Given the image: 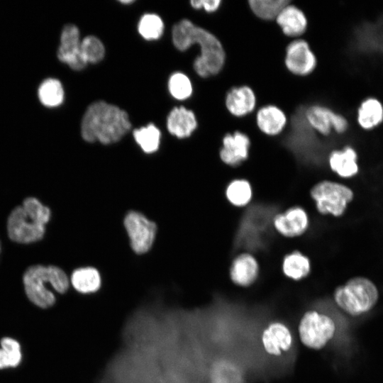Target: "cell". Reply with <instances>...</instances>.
Segmentation results:
<instances>
[{
    "mask_svg": "<svg viewBox=\"0 0 383 383\" xmlns=\"http://www.w3.org/2000/svg\"><path fill=\"white\" fill-rule=\"evenodd\" d=\"M172 41L174 46L184 51L192 45L198 44L200 55L194 61V69L201 77L219 73L226 62V52L221 41L211 33L183 19L173 26Z\"/></svg>",
    "mask_w": 383,
    "mask_h": 383,
    "instance_id": "cell-1",
    "label": "cell"
},
{
    "mask_svg": "<svg viewBox=\"0 0 383 383\" xmlns=\"http://www.w3.org/2000/svg\"><path fill=\"white\" fill-rule=\"evenodd\" d=\"M131 128L127 113L103 101L92 103L81 123L82 136L87 142L110 144L118 141Z\"/></svg>",
    "mask_w": 383,
    "mask_h": 383,
    "instance_id": "cell-2",
    "label": "cell"
},
{
    "mask_svg": "<svg viewBox=\"0 0 383 383\" xmlns=\"http://www.w3.org/2000/svg\"><path fill=\"white\" fill-rule=\"evenodd\" d=\"M277 206L255 204L243 215L235 238V246L246 250H265L272 237V221Z\"/></svg>",
    "mask_w": 383,
    "mask_h": 383,
    "instance_id": "cell-3",
    "label": "cell"
},
{
    "mask_svg": "<svg viewBox=\"0 0 383 383\" xmlns=\"http://www.w3.org/2000/svg\"><path fill=\"white\" fill-rule=\"evenodd\" d=\"M50 218L47 206L34 197L26 198L11 212L7 221L8 235L17 243L36 242L43 238Z\"/></svg>",
    "mask_w": 383,
    "mask_h": 383,
    "instance_id": "cell-4",
    "label": "cell"
},
{
    "mask_svg": "<svg viewBox=\"0 0 383 383\" xmlns=\"http://www.w3.org/2000/svg\"><path fill=\"white\" fill-rule=\"evenodd\" d=\"M23 281L28 298L41 308L49 307L55 301L48 285L60 293L66 292L69 287L67 276L55 266H31L25 272Z\"/></svg>",
    "mask_w": 383,
    "mask_h": 383,
    "instance_id": "cell-5",
    "label": "cell"
},
{
    "mask_svg": "<svg viewBox=\"0 0 383 383\" xmlns=\"http://www.w3.org/2000/svg\"><path fill=\"white\" fill-rule=\"evenodd\" d=\"M334 300L344 311L357 316L370 310L378 299V291L369 279L357 277L335 289Z\"/></svg>",
    "mask_w": 383,
    "mask_h": 383,
    "instance_id": "cell-6",
    "label": "cell"
},
{
    "mask_svg": "<svg viewBox=\"0 0 383 383\" xmlns=\"http://www.w3.org/2000/svg\"><path fill=\"white\" fill-rule=\"evenodd\" d=\"M310 194L321 214L340 216L353 199V192L348 187L333 181L323 180L316 184Z\"/></svg>",
    "mask_w": 383,
    "mask_h": 383,
    "instance_id": "cell-7",
    "label": "cell"
},
{
    "mask_svg": "<svg viewBox=\"0 0 383 383\" xmlns=\"http://www.w3.org/2000/svg\"><path fill=\"white\" fill-rule=\"evenodd\" d=\"M335 331V323L331 318L316 311L306 312L298 327L301 343L313 350L323 348L333 337Z\"/></svg>",
    "mask_w": 383,
    "mask_h": 383,
    "instance_id": "cell-8",
    "label": "cell"
},
{
    "mask_svg": "<svg viewBox=\"0 0 383 383\" xmlns=\"http://www.w3.org/2000/svg\"><path fill=\"white\" fill-rule=\"evenodd\" d=\"M305 118L312 129L323 136L329 135L333 131L343 134L350 127L349 121L343 114L319 104L307 108Z\"/></svg>",
    "mask_w": 383,
    "mask_h": 383,
    "instance_id": "cell-9",
    "label": "cell"
},
{
    "mask_svg": "<svg viewBox=\"0 0 383 383\" xmlns=\"http://www.w3.org/2000/svg\"><path fill=\"white\" fill-rule=\"evenodd\" d=\"M124 225L132 249L138 254L148 252L155 240V223L140 213L130 211L124 219Z\"/></svg>",
    "mask_w": 383,
    "mask_h": 383,
    "instance_id": "cell-10",
    "label": "cell"
},
{
    "mask_svg": "<svg viewBox=\"0 0 383 383\" xmlns=\"http://www.w3.org/2000/svg\"><path fill=\"white\" fill-rule=\"evenodd\" d=\"M316 65V57L304 39H294L287 46L284 65L290 73L306 76L313 72Z\"/></svg>",
    "mask_w": 383,
    "mask_h": 383,
    "instance_id": "cell-11",
    "label": "cell"
},
{
    "mask_svg": "<svg viewBox=\"0 0 383 383\" xmlns=\"http://www.w3.org/2000/svg\"><path fill=\"white\" fill-rule=\"evenodd\" d=\"M80 45L78 28L70 23L65 25L61 33L60 45L57 50L58 59L74 70L84 69L87 62L82 54Z\"/></svg>",
    "mask_w": 383,
    "mask_h": 383,
    "instance_id": "cell-12",
    "label": "cell"
},
{
    "mask_svg": "<svg viewBox=\"0 0 383 383\" xmlns=\"http://www.w3.org/2000/svg\"><path fill=\"white\" fill-rule=\"evenodd\" d=\"M357 128L364 132L379 130L383 126V100L369 94L359 101L355 113Z\"/></svg>",
    "mask_w": 383,
    "mask_h": 383,
    "instance_id": "cell-13",
    "label": "cell"
},
{
    "mask_svg": "<svg viewBox=\"0 0 383 383\" xmlns=\"http://www.w3.org/2000/svg\"><path fill=\"white\" fill-rule=\"evenodd\" d=\"M309 223L306 211L300 206H293L283 213H276L272 226L282 235L294 238L303 234L308 228Z\"/></svg>",
    "mask_w": 383,
    "mask_h": 383,
    "instance_id": "cell-14",
    "label": "cell"
},
{
    "mask_svg": "<svg viewBox=\"0 0 383 383\" xmlns=\"http://www.w3.org/2000/svg\"><path fill=\"white\" fill-rule=\"evenodd\" d=\"M250 147V140L245 133L238 131L227 133L222 139L220 158L227 165L238 166L248 158Z\"/></svg>",
    "mask_w": 383,
    "mask_h": 383,
    "instance_id": "cell-15",
    "label": "cell"
},
{
    "mask_svg": "<svg viewBox=\"0 0 383 383\" xmlns=\"http://www.w3.org/2000/svg\"><path fill=\"white\" fill-rule=\"evenodd\" d=\"M256 104L255 93L247 85L231 88L225 97V105L228 113L238 118L252 113L255 109Z\"/></svg>",
    "mask_w": 383,
    "mask_h": 383,
    "instance_id": "cell-16",
    "label": "cell"
},
{
    "mask_svg": "<svg viewBox=\"0 0 383 383\" xmlns=\"http://www.w3.org/2000/svg\"><path fill=\"white\" fill-rule=\"evenodd\" d=\"M259 265L255 257L248 252L237 255L233 260L230 268L231 281L240 287H249L257 278Z\"/></svg>",
    "mask_w": 383,
    "mask_h": 383,
    "instance_id": "cell-17",
    "label": "cell"
},
{
    "mask_svg": "<svg viewBox=\"0 0 383 383\" xmlns=\"http://www.w3.org/2000/svg\"><path fill=\"white\" fill-rule=\"evenodd\" d=\"M262 343L265 351L271 355H279L287 351L292 343L289 329L282 323L273 322L262 332Z\"/></svg>",
    "mask_w": 383,
    "mask_h": 383,
    "instance_id": "cell-18",
    "label": "cell"
},
{
    "mask_svg": "<svg viewBox=\"0 0 383 383\" xmlns=\"http://www.w3.org/2000/svg\"><path fill=\"white\" fill-rule=\"evenodd\" d=\"M275 21L282 32L289 38H299L307 29L306 16L299 7L291 2L279 13Z\"/></svg>",
    "mask_w": 383,
    "mask_h": 383,
    "instance_id": "cell-19",
    "label": "cell"
},
{
    "mask_svg": "<svg viewBox=\"0 0 383 383\" xmlns=\"http://www.w3.org/2000/svg\"><path fill=\"white\" fill-rule=\"evenodd\" d=\"M255 121L257 128L262 133L269 136H275L285 128L287 117L280 108L269 104L257 110Z\"/></svg>",
    "mask_w": 383,
    "mask_h": 383,
    "instance_id": "cell-20",
    "label": "cell"
},
{
    "mask_svg": "<svg viewBox=\"0 0 383 383\" xmlns=\"http://www.w3.org/2000/svg\"><path fill=\"white\" fill-rule=\"evenodd\" d=\"M357 152L350 145H346L340 150H334L328 156L331 170L343 178H350L357 174Z\"/></svg>",
    "mask_w": 383,
    "mask_h": 383,
    "instance_id": "cell-21",
    "label": "cell"
},
{
    "mask_svg": "<svg viewBox=\"0 0 383 383\" xmlns=\"http://www.w3.org/2000/svg\"><path fill=\"white\" fill-rule=\"evenodd\" d=\"M169 132L179 138L189 137L197 126L193 111L184 106L175 107L167 117Z\"/></svg>",
    "mask_w": 383,
    "mask_h": 383,
    "instance_id": "cell-22",
    "label": "cell"
},
{
    "mask_svg": "<svg viewBox=\"0 0 383 383\" xmlns=\"http://www.w3.org/2000/svg\"><path fill=\"white\" fill-rule=\"evenodd\" d=\"M282 267L284 275L294 280H300L306 277L311 270L309 258L299 251H294L285 255Z\"/></svg>",
    "mask_w": 383,
    "mask_h": 383,
    "instance_id": "cell-23",
    "label": "cell"
},
{
    "mask_svg": "<svg viewBox=\"0 0 383 383\" xmlns=\"http://www.w3.org/2000/svg\"><path fill=\"white\" fill-rule=\"evenodd\" d=\"M71 282L79 292L88 293L96 291L101 285L99 272L93 267L79 268L72 272Z\"/></svg>",
    "mask_w": 383,
    "mask_h": 383,
    "instance_id": "cell-24",
    "label": "cell"
},
{
    "mask_svg": "<svg viewBox=\"0 0 383 383\" xmlns=\"http://www.w3.org/2000/svg\"><path fill=\"white\" fill-rule=\"evenodd\" d=\"M290 3L288 0H250L249 6L255 16L263 21L275 20L280 11Z\"/></svg>",
    "mask_w": 383,
    "mask_h": 383,
    "instance_id": "cell-25",
    "label": "cell"
},
{
    "mask_svg": "<svg viewBox=\"0 0 383 383\" xmlns=\"http://www.w3.org/2000/svg\"><path fill=\"white\" fill-rule=\"evenodd\" d=\"M225 193L228 201L239 207L248 204L252 195L250 182L244 179H237L229 182Z\"/></svg>",
    "mask_w": 383,
    "mask_h": 383,
    "instance_id": "cell-26",
    "label": "cell"
},
{
    "mask_svg": "<svg viewBox=\"0 0 383 383\" xmlns=\"http://www.w3.org/2000/svg\"><path fill=\"white\" fill-rule=\"evenodd\" d=\"M38 96L45 106L53 107L60 105L64 98L62 84L56 79H45L39 87Z\"/></svg>",
    "mask_w": 383,
    "mask_h": 383,
    "instance_id": "cell-27",
    "label": "cell"
},
{
    "mask_svg": "<svg viewBox=\"0 0 383 383\" xmlns=\"http://www.w3.org/2000/svg\"><path fill=\"white\" fill-rule=\"evenodd\" d=\"M133 137L145 152H154L159 148L160 132L153 124L134 130Z\"/></svg>",
    "mask_w": 383,
    "mask_h": 383,
    "instance_id": "cell-28",
    "label": "cell"
},
{
    "mask_svg": "<svg viewBox=\"0 0 383 383\" xmlns=\"http://www.w3.org/2000/svg\"><path fill=\"white\" fill-rule=\"evenodd\" d=\"M0 369L17 366L21 360L19 343L11 338H4L1 340Z\"/></svg>",
    "mask_w": 383,
    "mask_h": 383,
    "instance_id": "cell-29",
    "label": "cell"
},
{
    "mask_svg": "<svg viewBox=\"0 0 383 383\" xmlns=\"http://www.w3.org/2000/svg\"><path fill=\"white\" fill-rule=\"evenodd\" d=\"M164 25L161 18L155 14H145L140 20L138 31L147 40L159 38L163 32Z\"/></svg>",
    "mask_w": 383,
    "mask_h": 383,
    "instance_id": "cell-30",
    "label": "cell"
},
{
    "mask_svg": "<svg viewBox=\"0 0 383 383\" xmlns=\"http://www.w3.org/2000/svg\"><path fill=\"white\" fill-rule=\"evenodd\" d=\"M82 54L87 63H97L104 57L105 49L101 40L95 36L89 35L81 41Z\"/></svg>",
    "mask_w": 383,
    "mask_h": 383,
    "instance_id": "cell-31",
    "label": "cell"
},
{
    "mask_svg": "<svg viewBox=\"0 0 383 383\" xmlns=\"http://www.w3.org/2000/svg\"><path fill=\"white\" fill-rule=\"evenodd\" d=\"M171 94L177 99H185L192 93V86L189 79L182 73L173 74L169 80Z\"/></svg>",
    "mask_w": 383,
    "mask_h": 383,
    "instance_id": "cell-32",
    "label": "cell"
},
{
    "mask_svg": "<svg viewBox=\"0 0 383 383\" xmlns=\"http://www.w3.org/2000/svg\"><path fill=\"white\" fill-rule=\"evenodd\" d=\"M190 3L194 9H204L207 12H213L220 7L222 1L221 0H197L192 1Z\"/></svg>",
    "mask_w": 383,
    "mask_h": 383,
    "instance_id": "cell-33",
    "label": "cell"
},
{
    "mask_svg": "<svg viewBox=\"0 0 383 383\" xmlns=\"http://www.w3.org/2000/svg\"><path fill=\"white\" fill-rule=\"evenodd\" d=\"M121 3H123V4H130L131 2H133V1L131 0H128V1H121Z\"/></svg>",
    "mask_w": 383,
    "mask_h": 383,
    "instance_id": "cell-34",
    "label": "cell"
},
{
    "mask_svg": "<svg viewBox=\"0 0 383 383\" xmlns=\"http://www.w3.org/2000/svg\"><path fill=\"white\" fill-rule=\"evenodd\" d=\"M0 252H1V244H0Z\"/></svg>",
    "mask_w": 383,
    "mask_h": 383,
    "instance_id": "cell-35",
    "label": "cell"
}]
</instances>
